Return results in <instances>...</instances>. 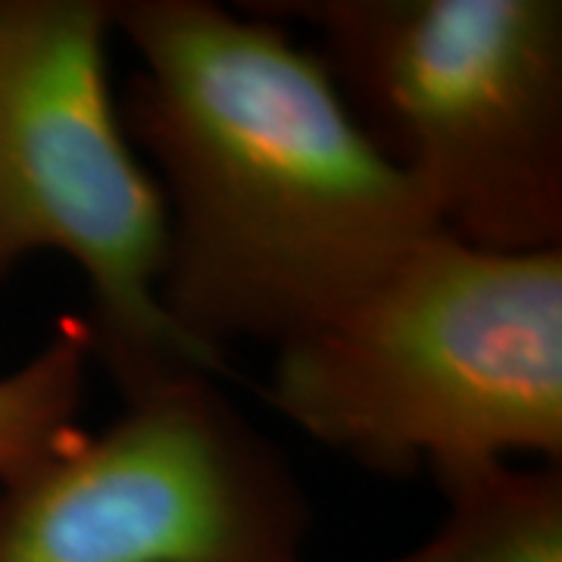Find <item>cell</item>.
I'll return each instance as SVG.
<instances>
[{
    "instance_id": "1",
    "label": "cell",
    "mask_w": 562,
    "mask_h": 562,
    "mask_svg": "<svg viewBox=\"0 0 562 562\" xmlns=\"http://www.w3.org/2000/svg\"><path fill=\"white\" fill-rule=\"evenodd\" d=\"M138 72L122 122L166 203L160 297L222 357L279 350L443 232L310 44L250 7L110 0Z\"/></svg>"
},
{
    "instance_id": "2",
    "label": "cell",
    "mask_w": 562,
    "mask_h": 562,
    "mask_svg": "<svg viewBox=\"0 0 562 562\" xmlns=\"http://www.w3.org/2000/svg\"><path fill=\"white\" fill-rule=\"evenodd\" d=\"M272 353L262 401L369 472L562 462V247L435 232Z\"/></svg>"
},
{
    "instance_id": "3",
    "label": "cell",
    "mask_w": 562,
    "mask_h": 562,
    "mask_svg": "<svg viewBox=\"0 0 562 562\" xmlns=\"http://www.w3.org/2000/svg\"><path fill=\"white\" fill-rule=\"evenodd\" d=\"M301 22L350 116L447 235L562 247L560 0H250Z\"/></svg>"
},
{
    "instance_id": "4",
    "label": "cell",
    "mask_w": 562,
    "mask_h": 562,
    "mask_svg": "<svg viewBox=\"0 0 562 562\" xmlns=\"http://www.w3.org/2000/svg\"><path fill=\"white\" fill-rule=\"evenodd\" d=\"M110 0H0V284L32 254L88 281L91 353L132 401L225 362L160 297L166 203L110 81Z\"/></svg>"
},
{
    "instance_id": "5",
    "label": "cell",
    "mask_w": 562,
    "mask_h": 562,
    "mask_svg": "<svg viewBox=\"0 0 562 562\" xmlns=\"http://www.w3.org/2000/svg\"><path fill=\"white\" fill-rule=\"evenodd\" d=\"M0 482V562H303L310 501L220 375H184Z\"/></svg>"
},
{
    "instance_id": "6",
    "label": "cell",
    "mask_w": 562,
    "mask_h": 562,
    "mask_svg": "<svg viewBox=\"0 0 562 562\" xmlns=\"http://www.w3.org/2000/svg\"><path fill=\"white\" fill-rule=\"evenodd\" d=\"M431 479L443 522L387 562H562V462H457Z\"/></svg>"
},
{
    "instance_id": "7",
    "label": "cell",
    "mask_w": 562,
    "mask_h": 562,
    "mask_svg": "<svg viewBox=\"0 0 562 562\" xmlns=\"http://www.w3.org/2000/svg\"><path fill=\"white\" fill-rule=\"evenodd\" d=\"M91 362L88 325L81 316H69L38 353L0 375V482L79 431Z\"/></svg>"
}]
</instances>
